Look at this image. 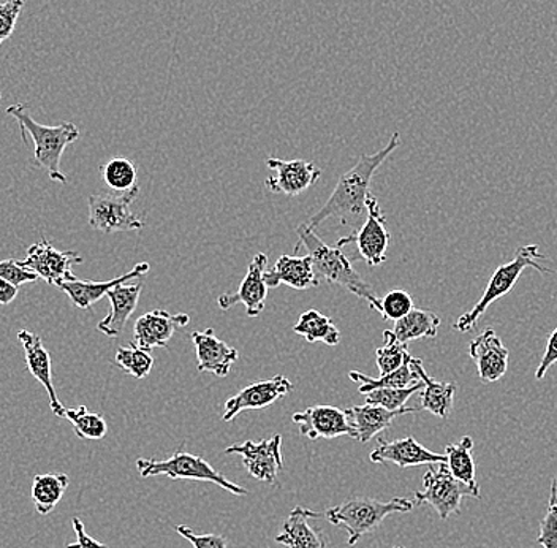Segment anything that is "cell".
Returning <instances> with one entry per match:
<instances>
[{"label":"cell","instance_id":"cell-18","mask_svg":"<svg viewBox=\"0 0 557 548\" xmlns=\"http://www.w3.org/2000/svg\"><path fill=\"white\" fill-rule=\"evenodd\" d=\"M369 459L375 464L393 463L399 467L423 466V464L430 466V464L447 462L445 453L441 455V453L431 452L412 436L392 442L379 439V447L372 450Z\"/></svg>","mask_w":557,"mask_h":548},{"label":"cell","instance_id":"cell-6","mask_svg":"<svg viewBox=\"0 0 557 548\" xmlns=\"http://www.w3.org/2000/svg\"><path fill=\"white\" fill-rule=\"evenodd\" d=\"M138 473L141 477L165 476L173 480H200L211 482L218 487L224 488L235 497H247L249 491L242 485L226 479L224 474L219 473L211 463L198 455L177 450L173 456L166 460L139 459L137 462Z\"/></svg>","mask_w":557,"mask_h":548},{"label":"cell","instance_id":"cell-44","mask_svg":"<svg viewBox=\"0 0 557 548\" xmlns=\"http://www.w3.org/2000/svg\"><path fill=\"white\" fill-rule=\"evenodd\" d=\"M17 291L20 289L7 282L5 279L0 278V305H10L16 299Z\"/></svg>","mask_w":557,"mask_h":548},{"label":"cell","instance_id":"cell-41","mask_svg":"<svg viewBox=\"0 0 557 548\" xmlns=\"http://www.w3.org/2000/svg\"><path fill=\"white\" fill-rule=\"evenodd\" d=\"M176 532L189 540L194 548H226V539L218 534H197L186 525H177Z\"/></svg>","mask_w":557,"mask_h":548},{"label":"cell","instance_id":"cell-20","mask_svg":"<svg viewBox=\"0 0 557 548\" xmlns=\"http://www.w3.org/2000/svg\"><path fill=\"white\" fill-rule=\"evenodd\" d=\"M197 352V368L201 373H211L226 377L232 372L233 363L238 361V351L215 337L214 330L194 331L190 334Z\"/></svg>","mask_w":557,"mask_h":548},{"label":"cell","instance_id":"cell-7","mask_svg":"<svg viewBox=\"0 0 557 548\" xmlns=\"http://www.w3.org/2000/svg\"><path fill=\"white\" fill-rule=\"evenodd\" d=\"M416 504H430L442 520L459 514L465 497L476 498L475 494L453 476L447 462L430 464L423 477V490L416 491Z\"/></svg>","mask_w":557,"mask_h":548},{"label":"cell","instance_id":"cell-10","mask_svg":"<svg viewBox=\"0 0 557 548\" xmlns=\"http://www.w3.org/2000/svg\"><path fill=\"white\" fill-rule=\"evenodd\" d=\"M20 264L44 279L47 284L58 288L61 282L76 279L72 267L83 264V257L75 251H58L50 241L41 236V241L27 249L26 258L20 260Z\"/></svg>","mask_w":557,"mask_h":548},{"label":"cell","instance_id":"cell-32","mask_svg":"<svg viewBox=\"0 0 557 548\" xmlns=\"http://www.w3.org/2000/svg\"><path fill=\"white\" fill-rule=\"evenodd\" d=\"M103 183L113 192H128L138 187L137 167L125 157H113L100 167Z\"/></svg>","mask_w":557,"mask_h":548},{"label":"cell","instance_id":"cell-31","mask_svg":"<svg viewBox=\"0 0 557 548\" xmlns=\"http://www.w3.org/2000/svg\"><path fill=\"white\" fill-rule=\"evenodd\" d=\"M294 331L299 337L306 338L308 343H317V341L326 345L341 343V331L334 326L333 320L317 309L302 313L298 322L295 324Z\"/></svg>","mask_w":557,"mask_h":548},{"label":"cell","instance_id":"cell-21","mask_svg":"<svg viewBox=\"0 0 557 548\" xmlns=\"http://www.w3.org/2000/svg\"><path fill=\"white\" fill-rule=\"evenodd\" d=\"M151 267L146 261L135 265L128 273L117 276V278L110 279V281L96 282V281H82V279H73V281L61 282L58 289L67 293L69 299L72 300L73 305L79 309H90L92 305L100 302L102 296L108 295L111 289L116 285L125 284L134 278H141L148 275Z\"/></svg>","mask_w":557,"mask_h":548},{"label":"cell","instance_id":"cell-2","mask_svg":"<svg viewBox=\"0 0 557 548\" xmlns=\"http://www.w3.org/2000/svg\"><path fill=\"white\" fill-rule=\"evenodd\" d=\"M296 232H298V244L306 247L308 256L312 258L313 270L320 282L325 281L331 285L346 289L358 299L364 300L372 309L381 313V299L375 295L372 285L355 270L341 247L323 243L309 226H299Z\"/></svg>","mask_w":557,"mask_h":548},{"label":"cell","instance_id":"cell-14","mask_svg":"<svg viewBox=\"0 0 557 548\" xmlns=\"http://www.w3.org/2000/svg\"><path fill=\"white\" fill-rule=\"evenodd\" d=\"M268 256L260 253L252 258L247 268L246 278L243 279L238 291L224 293L219 296L218 305L222 310L232 309L233 306L243 303L246 306V313L249 317H257L263 313L264 300L268 295V285L264 282V271H267Z\"/></svg>","mask_w":557,"mask_h":548},{"label":"cell","instance_id":"cell-25","mask_svg":"<svg viewBox=\"0 0 557 548\" xmlns=\"http://www.w3.org/2000/svg\"><path fill=\"white\" fill-rule=\"evenodd\" d=\"M412 368L416 369L420 379L423 380L421 389V410L431 412L435 417L448 418L455 404L456 383L441 382L428 375L420 358L412 357Z\"/></svg>","mask_w":557,"mask_h":548},{"label":"cell","instance_id":"cell-12","mask_svg":"<svg viewBox=\"0 0 557 548\" xmlns=\"http://www.w3.org/2000/svg\"><path fill=\"white\" fill-rule=\"evenodd\" d=\"M281 447L282 436L276 435L261 442L246 441L243 445L228 447L225 453L242 456L244 467L253 479L274 484L278 473L284 470Z\"/></svg>","mask_w":557,"mask_h":548},{"label":"cell","instance_id":"cell-27","mask_svg":"<svg viewBox=\"0 0 557 548\" xmlns=\"http://www.w3.org/2000/svg\"><path fill=\"white\" fill-rule=\"evenodd\" d=\"M441 328V317L426 309L413 308L406 317L395 322L393 330L383 331V337L393 338L403 344L421 338H435Z\"/></svg>","mask_w":557,"mask_h":548},{"label":"cell","instance_id":"cell-17","mask_svg":"<svg viewBox=\"0 0 557 548\" xmlns=\"http://www.w3.org/2000/svg\"><path fill=\"white\" fill-rule=\"evenodd\" d=\"M469 357L475 362L482 382L493 383L503 379L508 369L510 352L493 328L473 338L469 344Z\"/></svg>","mask_w":557,"mask_h":548},{"label":"cell","instance_id":"cell-30","mask_svg":"<svg viewBox=\"0 0 557 548\" xmlns=\"http://www.w3.org/2000/svg\"><path fill=\"white\" fill-rule=\"evenodd\" d=\"M412 355H409L406 363L400 366L396 372L388 373L379 377H369L360 372H350V377L354 382L360 383V393L366 394L372 392V390L379 389H404V387L413 386L420 380V376L417 375L416 369L412 368Z\"/></svg>","mask_w":557,"mask_h":548},{"label":"cell","instance_id":"cell-3","mask_svg":"<svg viewBox=\"0 0 557 548\" xmlns=\"http://www.w3.org/2000/svg\"><path fill=\"white\" fill-rule=\"evenodd\" d=\"M7 114L15 118L20 124L21 135L34 139V159L40 169L47 170L48 176L55 183L67 184V176L62 173L61 160L65 148L79 138V129L73 122L59 125H44L34 120L26 103L10 105Z\"/></svg>","mask_w":557,"mask_h":548},{"label":"cell","instance_id":"cell-11","mask_svg":"<svg viewBox=\"0 0 557 548\" xmlns=\"http://www.w3.org/2000/svg\"><path fill=\"white\" fill-rule=\"evenodd\" d=\"M298 425L299 433L311 441L317 439H336L339 436H350L357 439V428L351 424L348 410L336 406H311L306 411L295 412L292 417Z\"/></svg>","mask_w":557,"mask_h":548},{"label":"cell","instance_id":"cell-5","mask_svg":"<svg viewBox=\"0 0 557 548\" xmlns=\"http://www.w3.org/2000/svg\"><path fill=\"white\" fill-rule=\"evenodd\" d=\"M543 258H545V256L540 253L537 244H528V246L520 247L510 261L500 265V267L494 271L490 282H487L482 299L479 300V303H476L472 309L462 314V316L456 320L453 328H455L456 331H461V333H468V331L473 330L480 317L486 313V309L490 308L494 302H497V300L503 299V296L511 292V289L515 288V284H517L518 279L521 278L522 271H524L525 268H534V270H537L539 273L542 275L553 273V270L540 265L539 260H543Z\"/></svg>","mask_w":557,"mask_h":548},{"label":"cell","instance_id":"cell-29","mask_svg":"<svg viewBox=\"0 0 557 548\" xmlns=\"http://www.w3.org/2000/svg\"><path fill=\"white\" fill-rule=\"evenodd\" d=\"M472 450L473 439L470 436H465L458 445L445 447V456H447V464L453 476L468 485L479 499L482 495H480V487L475 480V460H473Z\"/></svg>","mask_w":557,"mask_h":548},{"label":"cell","instance_id":"cell-26","mask_svg":"<svg viewBox=\"0 0 557 548\" xmlns=\"http://www.w3.org/2000/svg\"><path fill=\"white\" fill-rule=\"evenodd\" d=\"M305 508H296L282 526L276 543L287 548H329L325 534L309 525Z\"/></svg>","mask_w":557,"mask_h":548},{"label":"cell","instance_id":"cell-24","mask_svg":"<svg viewBox=\"0 0 557 548\" xmlns=\"http://www.w3.org/2000/svg\"><path fill=\"white\" fill-rule=\"evenodd\" d=\"M421 407H404L400 411H388L385 407L374 406V404H363V406H354L348 410L351 424L357 428V441L361 445H368L369 441L381 435L382 431L392 427L396 417L404 414H412Z\"/></svg>","mask_w":557,"mask_h":548},{"label":"cell","instance_id":"cell-15","mask_svg":"<svg viewBox=\"0 0 557 548\" xmlns=\"http://www.w3.org/2000/svg\"><path fill=\"white\" fill-rule=\"evenodd\" d=\"M292 392H294V383L285 376L277 375L268 380H260L252 386L244 387L235 397L228 398L222 418L225 422H232L243 411L264 410Z\"/></svg>","mask_w":557,"mask_h":548},{"label":"cell","instance_id":"cell-43","mask_svg":"<svg viewBox=\"0 0 557 548\" xmlns=\"http://www.w3.org/2000/svg\"><path fill=\"white\" fill-rule=\"evenodd\" d=\"M73 532L76 534V543L67 544L65 548H113L104 546V544L99 543V540L90 537L89 534L86 533L85 525H83L82 520L78 516L72 519Z\"/></svg>","mask_w":557,"mask_h":548},{"label":"cell","instance_id":"cell-8","mask_svg":"<svg viewBox=\"0 0 557 548\" xmlns=\"http://www.w3.org/2000/svg\"><path fill=\"white\" fill-rule=\"evenodd\" d=\"M139 187L128 192H111V194L90 195L89 226L99 232L111 233L135 232L145 227L141 219L132 211V204L137 200Z\"/></svg>","mask_w":557,"mask_h":548},{"label":"cell","instance_id":"cell-38","mask_svg":"<svg viewBox=\"0 0 557 548\" xmlns=\"http://www.w3.org/2000/svg\"><path fill=\"white\" fill-rule=\"evenodd\" d=\"M537 543L543 548H557V477L553 479L548 511L540 523Z\"/></svg>","mask_w":557,"mask_h":548},{"label":"cell","instance_id":"cell-13","mask_svg":"<svg viewBox=\"0 0 557 548\" xmlns=\"http://www.w3.org/2000/svg\"><path fill=\"white\" fill-rule=\"evenodd\" d=\"M268 169L271 170V176L264 181V186L273 194H284L287 197L305 194L322 176V170L315 163L308 160H267Z\"/></svg>","mask_w":557,"mask_h":548},{"label":"cell","instance_id":"cell-45","mask_svg":"<svg viewBox=\"0 0 557 548\" xmlns=\"http://www.w3.org/2000/svg\"><path fill=\"white\" fill-rule=\"evenodd\" d=\"M0 99H2V94H0Z\"/></svg>","mask_w":557,"mask_h":548},{"label":"cell","instance_id":"cell-40","mask_svg":"<svg viewBox=\"0 0 557 548\" xmlns=\"http://www.w3.org/2000/svg\"><path fill=\"white\" fill-rule=\"evenodd\" d=\"M0 278L5 279L7 282L20 289L26 282L37 281L38 276L21 267L20 260L9 258V260L0 261Z\"/></svg>","mask_w":557,"mask_h":548},{"label":"cell","instance_id":"cell-34","mask_svg":"<svg viewBox=\"0 0 557 548\" xmlns=\"http://www.w3.org/2000/svg\"><path fill=\"white\" fill-rule=\"evenodd\" d=\"M114 362L122 372L134 376L135 379H145L154 366V357H152L151 351H146V349L139 348L135 343L117 349Z\"/></svg>","mask_w":557,"mask_h":548},{"label":"cell","instance_id":"cell-42","mask_svg":"<svg viewBox=\"0 0 557 548\" xmlns=\"http://www.w3.org/2000/svg\"><path fill=\"white\" fill-rule=\"evenodd\" d=\"M557 363V327L552 334H549L548 343H546L545 354H543L542 362H540L537 372H535V379L542 380L549 372L553 365Z\"/></svg>","mask_w":557,"mask_h":548},{"label":"cell","instance_id":"cell-36","mask_svg":"<svg viewBox=\"0 0 557 548\" xmlns=\"http://www.w3.org/2000/svg\"><path fill=\"white\" fill-rule=\"evenodd\" d=\"M385 338V345L375 351V361H377V368L381 376L388 375V373L396 372L409 358V348L407 344L399 343L389 337Z\"/></svg>","mask_w":557,"mask_h":548},{"label":"cell","instance_id":"cell-33","mask_svg":"<svg viewBox=\"0 0 557 548\" xmlns=\"http://www.w3.org/2000/svg\"><path fill=\"white\" fill-rule=\"evenodd\" d=\"M62 418H67L72 424L73 431L79 439H89V441H100L107 436L108 424L102 415L97 412H90L86 406L65 407Z\"/></svg>","mask_w":557,"mask_h":548},{"label":"cell","instance_id":"cell-37","mask_svg":"<svg viewBox=\"0 0 557 548\" xmlns=\"http://www.w3.org/2000/svg\"><path fill=\"white\" fill-rule=\"evenodd\" d=\"M381 314L383 319L398 322L413 309V299L406 291H392L381 299Z\"/></svg>","mask_w":557,"mask_h":548},{"label":"cell","instance_id":"cell-16","mask_svg":"<svg viewBox=\"0 0 557 548\" xmlns=\"http://www.w3.org/2000/svg\"><path fill=\"white\" fill-rule=\"evenodd\" d=\"M190 316L186 313L172 314L169 310L154 309L143 314L135 322L134 343L146 351L169 348L176 328L189 326Z\"/></svg>","mask_w":557,"mask_h":548},{"label":"cell","instance_id":"cell-28","mask_svg":"<svg viewBox=\"0 0 557 548\" xmlns=\"http://www.w3.org/2000/svg\"><path fill=\"white\" fill-rule=\"evenodd\" d=\"M69 484V476L64 473L37 474L30 488L35 511L40 515L51 514L64 498Z\"/></svg>","mask_w":557,"mask_h":548},{"label":"cell","instance_id":"cell-22","mask_svg":"<svg viewBox=\"0 0 557 548\" xmlns=\"http://www.w3.org/2000/svg\"><path fill=\"white\" fill-rule=\"evenodd\" d=\"M264 282L268 289H277L285 284L296 291H306L309 288H319L320 279L317 278L311 256H282L277 258L274 267L264 271Z\"/></svg>","mask_w":557,"mask_h":548},{"label":"cell","instance_id":"cell-39","mask_svg":"<svg viewBox=\"0 0 557 548\" xmlns=\"http://www.w3.org/2000/svg\"><path fill=\"white\" fill-rule=\"evenodd\" d=\"M27 0H7L0 3V45L15 33L17 17L23 12Z\"/></svg>","mask_w":557,"mask_h":548},{"label":"cell","instance_id":"cell-9","mask_svg":"<svg viewBox=\"0 0 557 548\" xmlns=\"http://www.w3.org/2000/svg\"><path fill=\"white\" fill-rule=\"evenodd\" d=\"M368 218L361 229L354 235L337 241L336 246L343 249L346 244L355 243L358 246V254L369 267H379L386 260V253L389 246V232L386 230V218L383 215L381 205L374 195H369L366 202Z\"/></svg>","mask_w":557,"mask_h":548},{"label":"cell","instance_id":"cell-1","mask_svg":"<svg viewBox=\"0 0 557 548\" xmlns=\"http://www.w3.org/2000/svg\"><path fill=\"white\" fill-rule=\"evenodd\" d=\"M399 145L400 137L398 132H395L388 145L381 151L371 156H361L360 160L337 181L329 202L312 216L309 227L313 230L331 218H339L341 223L346 226L351 219H358L368 211L366 202L371 195L369 187H371L372 178L381 169L382 163L396 151V148H399Z\"/></svg>","mask_w":557,"mask_h":548},{"label":"cell","instance_id":"cell-23","mask_svg":"<svg viewBox=\"0 0 557 548\" xmlns=\"http://www.w3.org/2000/svg\"><path fill=\"white\" fill-rule=\"evenodd\" d=\"M143 282L139 284H121L108 292L111 303V313L100 320L97 330L108 338H117L124 330L125 324L137 309Z\"/></svg>","mask_w":557,"mask_h":548},{"label":"cell","instance_id":"cell-4","mask_svg":"<svg viewBox=\"0 0 557 548\" xmlns=\"http://www.w3.org/2000/svg\"><path fill=\"white\" fill-rule=\"evenodd\" d=\"M413 506L416 502L407 498H393L385 502L371 498H351L325 512L309 509H305V512L309 519H326L331 525L346 529L347 544L354 547L366 534L375 532L386 516L406 514L412 511Z\"/></svg>","mask_w":557,"mask_h":548},{"label":"cell","instance_id":"cell-19","mask_svg":"<svg viewBox=\"0 0 557 548\" xmlns=\"http://www.w3.org/2000/svg\"><path fill=\"white\" fill-rule=\"evenodd\" d=\"M17 340L23 345L24 357H26L27 372L30 373L47 389L50 397V406L55 417L62 418L65 407L59 401L55 393L54 383H52L51 354L44 345V341L38 334L29 330L17 331Z\"/></svg>","mask_w":557,"mask_h":548},{"label":"cell","instance_id":"cell-46","mask_svg":"<svg viewBox=\"0 0 557 548\" xmlns=\"http://www.w3.org/2000/svg\"><path fill=\"white\" fill-rule=\"evenodd\" d=\"M393 548H403V547H393Z\"/></svg>","mask_w":557,"mask_h":548},{"label":"cell","instance_id":"cell-35","mask_svg":"<svg viewBox=\"0 0 557 548\" xmlns=\"http://www.w3.org/2000/svg\"><path fill=\"white\" fill-rule=\"evenodd\" d=\"M423 389V380H418L417 383L404 389H379L366 393V403L374 404V406L385 407L388 411H400L406 407L407 401L417 392Z\"/></svg>","mask_w":557,"mask_h":548}]
</instances>
